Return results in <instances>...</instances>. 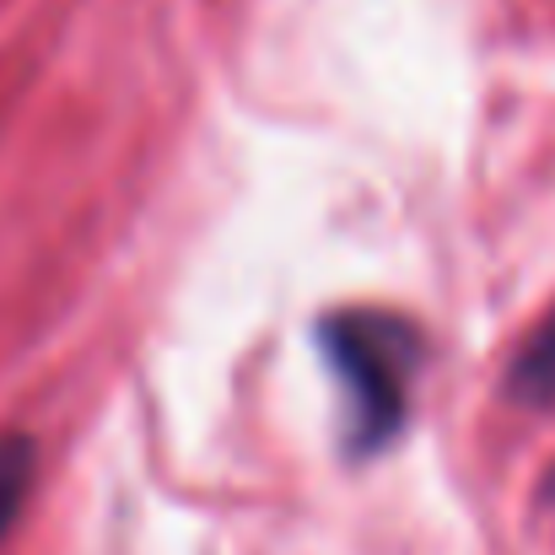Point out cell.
Returning <instances> with one entry per match:
<instances>
[{"mask_svg":"<svg viewBox=\"0 0 555 555\" xmlns=\"http://www.w3.org/2000/svg\"><path fill=\"white\" fill-rule=\"evenodd\" d=\"M324 357L346 388V431L357 453H377L410 415V377L421 367V335L383 308H346L319 324Z\"/></svg>","mask_w":555,"mask_h":555,"instance_id":"6da1fadb","label":"cell"},{"mask_svg":"<svg viewBox=\"0 0 555 555\" xmlns=\"http://www.w3.org/2000/svg\"><path fill=\"white\" fill-rule=\"evenodd\" d=\"M507 388L524 404H555V313L524 340V351L513 357Z\"/></svg>","mask_w":555,"mask_h":555,"instance_id":"7a4b0ae2","label":"cell"},{"mask_svg":"<svg viewBox=\"0 0 555 555\" xmlns=\"http://www.w3.org/2000/svg\"><path fill=\"white\" fill-rule=\"evenodd\" d=\"M33 464H38L33 442L22 431H5L0 437V540H5V529L16 524V513L33 491Z\"/></svg>","mask_w":555,"mask_h":555,"instance_id":"3957f363","label":"cell"},{"mask_svg":"<svg viewBox=\"0 0 555 555\" xmlns=\"http://www.w3.org/2000/svg\"><path fill=\"white\" fill-rule=\"evenodd\" d=\"M545 502H551V507H555V469H551V475H545Z\"/></svg>","mask_w":555,"mask_h":555,"instance_id":"277c9868","label":"cell"}]
</instances>
